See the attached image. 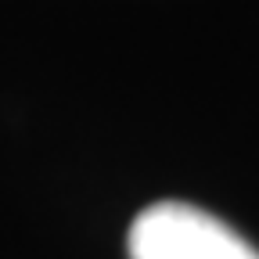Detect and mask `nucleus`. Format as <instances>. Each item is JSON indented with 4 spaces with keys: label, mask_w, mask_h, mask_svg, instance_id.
<instances>
[{
    "label": "nucleus",
    "mask_w": 259,
    "mask_h": 259,
    "mask_svg": "<svg viewBox=\"0 0 259 259\" xmlns=\"http://www.w3.org/2000/svg\"><path fill=\"white\" fill-rule=\"evenodd\" d=\"M130 259H259V252L198 205L158 202L130 227Z\"/></svg>",
    "instance_id": "1"
}]
</instances>
